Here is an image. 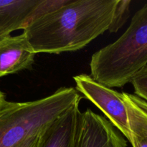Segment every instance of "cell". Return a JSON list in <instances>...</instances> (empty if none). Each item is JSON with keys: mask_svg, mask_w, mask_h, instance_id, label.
<instances>
[{"mask_svg": "<svg viewBox=\"0 0 147 147\" xmlns=\"http://www.w3.org/2000/svg\"><path fill=\"white\" fill-rule=\"evenodd\" d=\"M80 103L47 125L40 133L37 147H74L81 111Z\"/></svg>", "mask_w": 147, "mask_h": 147, "instance_id": "obj_8", "label": "cell"}, {"mask_svg": "<svg viewBox=\"0 0 147 147\" xmlns=\"http://www.w3.org/2000/svg\"><path fill=\"white\" fill-rule=\"evenodd\" d=\"M73 79L77 91L98 108L106 119L129 142L130 131L123 93L96 81L88 75H78Z\"/></svg>", "mask_w": 147, "mask_h": 147, "instance_id": "obj_4", "label": "cell"}, {"mask_svg": "<svg viewBox=\"0 0 147 147\" xmlns=\"http://www.w3.org/2000/svg\"><path fill=\"white\" fill-rule=\"evenodd\" d=\"M147 65V4L133 16L125 32L92 55L90 76L113 88L130 83Z\"/></svg>", "mask_w": 147, "mask_h": 147, "instance_id": "obj_2", "label": "cell"}, {"mask_svg": "<svg viewBox=\"0 0 147 147\" xmlns=\"http://www.w3.org/2000/svg\"><path fill=\"white\" fill-rule=\"evenodd\" d=\"M36 53L24 34L0 38V78L32 67Z\"/></svg>", "mask_w": 147, "mask_h": 147, "instance_id": "obj_6", "label": "cell"}, {"mask_svg": "<svg viewBox=\"0 0 147 147\" xmlns=\"http://www.w3.org/2000/svg\"><path fill=\"white\" fill-rule=\"evenodd\" d=\"M74 147H127V142L105 116L88 109L80 113Z\"/></svg>", "mask_w": 147, "mask_h": 147, "instance_id": "obj_5", "label": "cell"}, {"mask_svg": "<svg viewBox=\"0 0 147 147\" xmlns=\"http://www.w3.org/2000/svg\"><path fill=\"white\" fill-rule=\"evenodd\" d=\"M43 0H0V38L22 29L42 13Z\"/></svg>", "mask_w": 147, "mask_h": 147, "instance_id": "obj_7", "label": "cell"}, {"mask_svg": "<svg viewBox=\"0 0 147 147\" xmlns=\"http://www.w3.org/2000/svg\"><path fill=\"white\" fill-rule=\"evenodd\" d=\"M118 0H66L23 30L33 51L60 54L80 50L109 30Z\"/></svg>", "mask_w": 147, "mask_h": 147, "instance_id": "obj_1", "label": "cell"}, {"mask_svg": "<svg viewBox=\"0 0 147 147\" xmlns=\"http://www.w3.org/2000/svg\"><path fill=\"white\" fill-rule=\"evenodd\" d=\"M131 4V1L130 0H118L113 12V20L109 28L110 32H117L127 22L130 15Z\"/></svg>", "mask_w": 147, "mask_h": 147, "instance_id": "obj_10", "label": "cell"}, {"mask_svg": "<svg viewBox=\"0 0 147 147\" xmlns=\"http://www.w3.org/2000/svg\"><path fill=\"white\" fill-rule=\"evenodd\" d=\"M130 140L133 147H147V102L135 94L123 92Z\"/></svg>", "mask_w": 147, "mask_h": 147, "instance_id": "obj_9", "label": "cell"}, {"mask_svg": "<svg viewBox=\"0 0 147 147\" xmlns=\"http://www.w3.org/2000/svg\"><path fill=\"white\" fill-rule=\"evenodd\" d=\"M7 102L5 99V96L4 95V93L0 91V109L3 107L5 103Z\"/></svg>", "mask_w": 147, "mask_h": 147, "instance_id": "obj_12", "label": "cell"}, {"mask_svg": "<svg viewBox=\"0 0 147 147\" xmlns=\"http://www.w3.org/2000/svg\"><path fill=\"white\" fill-rule=\"evenodd\" d=\"M130 83L134 89L135 95L147 102V65L134 75Z\"/></svg>", "mask_w": 147, "mask_h": 147, "instance_id": "obj_11", "label": "cell"}, {"mask_svg": "<svg viewBox=\"0 0 147 147\" xmlns=\"http://www.w3.org/2000/svg\"><path fill=\"white\" fill-rule=\"evenodd\" d=\"M76 88L63 87L33 101H7L0 109V147H14L42 131L60 115L80 103Z\"/></svg>", "mask_w": 147, "mask_h": 147, "instance_id": "obj_3", "label": "cell"}]
</instances>
